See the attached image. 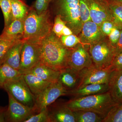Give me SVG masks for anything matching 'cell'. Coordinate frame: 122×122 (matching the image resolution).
Segmentation results:
<instances>
[{
  "instance_id": "cell-1",
  "label": "cell",
  "mask_w": 122,
  "mask_h": 122,
  "mask_svg": "<svg viewBox=\"0 0 122 122\" xmlns=\"http://www.w3.org/2000/svg\"><path fill=\"white\" fill-rule=\"evenodd\" d=\"M39 46L41 63L57 71L67 67L70 49L63 46L52 31L40 41Z\"/></svg>"
},
{
  "instance_id": "cell-2",
  "label": "cell",
  "mask_w": 122,
  "mask_h": 122,
  "mask_svg": "<svg viewBox=\"0 0 122 122\" xmlns=\"http://www.w3.org/2000/svg\"><path fill=\"white\" fill-rule=\"evenodd\" d=\"M72 111H88L100 114L104 117L115 105L109 91L93 95L71 99L66 102Z\"/></svg>"
},
{
  "instance_id": "cell-3",
  "label": "cell",
  "mask_w": 122,
  "mask_h": 122,
  "mask_svg": "<svg viewBox=\"0 0 122 122\" xmlns=\"http://www.w3.org/2000/svg\"><path fill=\"white\" fill-rule=\"evenodd\" d=\"M24 31L22 39L40 41L52 32L49 10L38 14L30 7L24 20Z\"/></svg>"
},
{
  "instance_id": "cell-4",
  "label": "cell",
  "mask_w": 122,
  "mask_h": 122,
  "mask_svg": "<svg viewBox=\"0 0 122 122\" xmlns=\"http://www.w3.org/2000/svg\"><path fill=\"white\" fill-rule=\"evenodd\" d=\"M50 4L56 11L57 15L61 17L73 34L78 36L82 25L78 0H52Z\"/></svg>"
},
{
  "instance_id": "cell-5",
  "label": "cell",
  "mask_w": 122,
  "mask_h": 122,
  "mask_svg": "<svg viewBox=\"0 0 122 122\" xmlns=\"http://www.w3.org/2000/svg\"><path fill=\"white\" fill-rule=\"evenodd\" d=\"M4 89L19 102L30 108H34L35 97L26 84L23 74L8 82Z\"/></svg>"
},
{
  "instance_id": "cell-6",
  "label": "cell",
  "mask_w": 122,
  "mask_h": 122,
  "mask_svg": "<svg viewBox=\"0 0 122 122\" xmlns=\"http://www.w3.org/2000/svg\"><path fill=\"white\" fill-rule=\"evenodd\" d=\"M88 50L94 65L99 68H108L115 57L114 49L107 37L90 46Z\"/></svg>"
},
{
  "instance_id": "cell-7",
  "label": "cell",
  "mask_w": 122,
  "mask_h": 122,
  "mask_svg": "<svg viewBox=\"0 0 122 122\" xmlns=\"http://www.w3.org/2000/svg\"><path fill=\"white\" fill-rule=\"evenodd\" d=\"M24 41L19 70L22 74L28 73L41 62L40 41Z\"/></svg>"
},
{
  "instance_id": "cell-8",
  "label": "cell",
  "mask_w": 122,
  "mask_h": 122,
  "mask_svg": "<svg viewBox=\"0 0 122 122\" xmlns=\"http://www.w3.org/2000/svg\"><path fill=\"white\" fill-rule=\"evenodd\" d=\"M68 91L59 81L51 83L41 93L35 97L34 109L36 114L55 102L61 96H67Z\"/></svg>"
},
{
  "instance_id": "cell-9",
  "label": "cell",
  "mask_w": 122,
  "mask_h": 122,
  "mask_svg": "<svg viewBox=\"0 0 122 122\" xmlns=\"http://www.w3.org/2000/svg\"><path fill=\"white\" fill-rule=\"evenodd\" d=\"M111 72L108 68H99L93 64L79 71L80 79L76 89L89 84H108Z\"/></svg>"
},
{
  "instance_id": "cell-10",
  "label": "cell",
  "mask_w": 122,
  "mask_h": 122,
  "mask_svg": "<svg viewBox=\"0 0 122 122\" xmlns=\"http://www.w3.org/2000/svg\"><path fill=\"white\" fill-rule=\"evenodd\" d=\"M89 47L82 43L70 49L67 59V67L79 71L90 67L93 63Z\"/></svg>"
},
{
  "instance_id": "cell-11",
  "label": "cell",
  "mask_w": 122,
  "mask_h": 122,
  "mask_svg": "<svg viewBox=\"0 0 122 122\" xmlns=\"http://www.w3.org/2000/svg\"><path fill=\"white\" fill-rule=\"evenodd\" d=\"M9 105L5 115V122H24L33 115L36 114L33 108L21 103L8 93Z\"/></svg>"
},
{
  "instance_id": "cell-12",
  "label": "cell",
  "mask_w": 122,
  "mask_h": 122,
  "mask_svg": "<svg viewBox=\"0 0 122 122\" xmlns=\"http://www.w3.org/2000/svg\"><path fill=\"white\" fill-rule=\"evenodd\" d=\"M91 21L100 27L106 20L113 21L108 3L105 0H87Z\"/></svg>"
},
{
  "instance_id": "cell-13",
  "label": "cell",
  "mask_w": 122,
  "mask_h": 122,
  "mask_svg": "<svg viewBox=\"0 0 122 122\" xmlns=\"http://www.w3.org/2000/svg\"><path fill=\"white\" fill-rule=\"evenodd\" d=\"M78 37L81 43L88 47L106 37L102 33L100 27L91 20L83 23Z\"/></svg>"
},
{
  "instance_id": "cell-14",
  "label": "cell",
  "mask_w": 122,
  "mask_h": 122,
  "mask_svg": "<svg viewBox=\"0 0 122 122\" xmlns=\"http://www.w3.org/2000/svg\"><path fill=\"white\" fill-rule=\"evenodd\" d=\"M47 107L50 122H75L73 111L65 102H54Z\"/></svg>"
},
{
  "instance_id": "cell-15",
  "label": "cell",
  "mask_w": 122,
  "mask_h": 122,
  "mask_svg": "<svg viewBox=\"0 0 122 122\" xmlns=\"http://www.w3.org/2000/svg\"><path fill=\"white\" fill-rule=\"evenodd\" d=\"M108 85V91L114 102L122 103V69L111 72Z\"/></svg>"
},
{
  "instance_id": "cell-16",
  "label": "cell",
  "mask_w": 122,
  "mask_h": 122,
  "mask_svg": "<svg viewBox=\"0 0 122 122\" xmlns=\"http://www.w3.org/2000/svg\"><path fill=\"white\" fill-rule=\"evenodd\" d=\"M79 79V72L66 67L60 71L58 81L69 91L77 88Z\"/></svg>"
},
{
  "instance_id": "cell-17",
  "label": "cell",
  "mask_w": 122,
  "mask_h": 122,
  "mask_svg": "<svg viewBox=\"0 0 122 122\" xmlns=\"http://www.w3.org/2000/svg\"><path fill=\"white\" fill-rule=\"evenodd\" d=\"M109 91L107 84H92L68 91L67 96L78 98L105 93Z\"/></svg>"
},
{
  "instance_id": "cell-18",
  "label": "cell",
  "mask_w": 122,
  "mask_h": 122,
  "mask_svg": "<svg viewBox=\"0 0 122 122\" xmlns=\"http://www.w3.org/2000/svg\"><path fill=\"white\" fill-rule=\"evenodd\" d=\"M24 42V40L21 39L12 46L7 52L4 60V63L7 64L18 71Z\"/></svg>"
},
{
  "instance_id": "cell-19",
  "label": "cell",
  "mask_w": 122,
  "mask_h": 122,
  "mask_svg": "<svg viewBox=\"0 0 122 122\" xmlns=\"http://www.w3.org/2000/svg\"><path fill=\"white\" fill-rule=\"evenodd\" d=\"M30 73L50 83L58 81L60 71H57L39 62L34 68L27 73Z\"/></svg>"
},
{
  "instance_id": "cell-20",
  "label": "cell",
  "mask_w": 122,
  "mask_h": 122,
  "mask_svg": "<svg viewBox=\"0 0 122 122\" xmlns=\"http://www.w3.org/2000/svg\"><path fill=\"white\" fill-rule=\"evenodd\" d=\"M23 75L26 84L35 97L44 91L51 83L30 73H26Z\"/></svg>"
},
{
  "instance_id": "cell-21",
  "label": "cell",
  "mask_w": 122,
  "mask_h": 122,
  "mask_svg": "<svg viewBox=\"0 0 122 122\" xmlns=\"http://www.w3.org/2000/svg\"><path fill=\"white\" fill-rule=\"evenodd\" d=\"M24 20H13L4 28L2 34L10 37L22 39L24 31Z\"/></svg>"
},
{
  "instance_id": "cell-22",
  "label": "cell",
  "mask_w": 122,
  "mask_h": 122,
  "mask_svg": "<svg viewBox=\"0 0 122 122\" xmlns=\"http://www.w3.org/2000/svg\"><path fill=\"white\" fill-rule=\"evenodd\" d=\"M19 71L14 69L5 63L0 66V89H4L5 85L9 81L22 75Z\"/></svg>"
},
{
  "instance_id": "cell-23",
  "label": "cell",
  "mask_w": 122,
  "mask_h": 122,
  "mask_svg": "<svg viewBox=\"0 0 122 122\" xmlns=\"http://www.w3.org/2000/svg\"><path fill=\"white\" fill-rule=\"evenodd\" d=\"M75 122H102L105 117L100 114L88 111H73Z\"/></svg>"
},
{
  "instance_id": "cell-24",
  "label": "cell",
  "mask_w": 122,
  "mask_h": 122,
  "mask_svg": "<svg viewBox=\"0 0 122 122\" xmlns=\"http://www.w3.org/2000/svg\"><path fill=\"white\" fill-rule=\"evenodd\" d=\"M13 20H24L30 8L22 0H10Z\"/></svg>"
},
{
  "instance_id": "cell-25",
  "label": "cell",
  "mask_w": 122,
  "mask_h": 122,
  "mask_svg": "<svg viewBox=\"0 0 122 122\" xmlns=\"http://www.w3.org/2000/svg\"><path fill=\"white\" fill-rule=\"evenodd\" d=\"M21 39L10 37L1 34L0 35V66L4 63L5 55L9 49Z\"/></svg>"
},
{
  "instance_id": "cell-26",
  "label": "cell",
  "mask_w": 122,
  "mask_h": 122,
  "mask_svg": "<svg viewBox=\"0 0 122 122\" xmlns=\"http://www.w3.org/2000/svg\"><path fill=\"white\" fill-rule=\"evenodd\" d=\"M102 122H122V103L114 106L107 114Z\"/></svg>"
},
{
  "instance_id": "cell-27",
  "label": "cell",
  "mask_w": 122,
  "mask_h": 122,
  "mask_svg": "<svg viewBox=\"0 0 122 122\" xmlns=\"http://www.w3.org/2000/svg\"><path fill=\"white\" fill-rule=\"evenodd\" d=\"M0 7L4 15L5 28L14 20L10 0H0Z\"/></svg>"
},
{
  "instance_id": "cell-28",
  "label": "cell",
  "mask_w": 122,
  "mask_h": 122,
  "mask_svg": "<svg viewBox=\"0 0 122 122\" xmlns=\"http://www.w3.org/2000/svg\"><path fill=\"white\" fill-rule=\"evenodd\" d=\"M108 4L113 21L116 26L122 30V4Z\"/></svg>"
},
{
  "instance_id": "cell-29",
  "label": "cell",
  "mask_w": 122,
  "mask_h": 122,
  "mask_svg": "<svg viewBox=\"0 0 122 122\" xmlns=\"http://www.w3.org/2000/svg\"><path fill=\"white\" fill-rule=\"evenodd\" d=\"M60 39L63 46L69 49H72L78 44L81 43V41L78 36L74 34L68 36L62 35Z\"/></svg>"
},
{
  "instance_id": "cell-30",
  "label": "cell",
  "mask_w": 122,
  "mask_h": 122,
  "mask_svg": "<svg viewBox=\"0 0 122 122\" xmlns=\"http://www.w3.org/2000/svg\"><path fill=\"white\" fill-rule=\"evenodd\" d=\"M81 21L83 23L91 20L89 7L87 0H78Z\"/></svg>"
},
{
  "instance_id": "cell-31",
  "label": "cell",
  "mask_w": 122,
  "mask_h": 122,
  "mask_svg": "<svg viewBox=\"0 0 122 122\" xmlns=\"http://www.w3.org/2000/svg\"><path fill=\"white\" fill-rule=\"evenodd\" d=\"M24 122H50L48 107L31 116Z\"/></svg>"
},
{
  "instance_id": "cell-32",
  "label": "cell",
  "mask_w": 122,
  "mask_h": 122,
  "mask_svg": "<svg viewBox=\"0 0 122 122\" xmlns=\"http://www.w3.org/2000/svg\"><path fill=\"white\" fill-rule=\"evenodd\" d=\"M66 25L65 23L62 20L61 17L59 15H56L52 31L56 36L60 38L62 35V30Z\"/></svg>"
},
{
  "instance_id": "cell-33",
  "label": "cell",
  "mask_w": 122,
  "mask_h": 122,
  "mask_svg": "<svg viewBox=\"0 0 122 122\" xmlns=\"http://www.w3.org/2000/svg\"><path fill=\"white\" fill-rule=\"evenodd\" d=\"M52 0H36L32 7L38 14L47 11Z\"/></svg>"
},
{
  "instance_id": "cell-34",
  "label": "cell",
  "mask_w": 122,
  "mask_h": 122,
  "mask_svg": "<svg viewBox=\"0 0 122 122\" xmlns=\"http://www.w3.org/2000/svg\"><path fill=\"white\" fill-rule=\"evenodd\" d=\"M121 29L115 26L107 37L110 44L114 48L120 37Z\"/></svg>"
},
{
  "instance_id": "cell-35",
  "label": "cell",
  "mask_w": 122,
  "mask_h": 122,
  "mask_svg": "<svg viewBox=\"0 0 122 122\" xmlns=\"http://www.w3.org/2000/svg\"><path fill=\"white\" fill-rule=\"evenodd\" d=\"M116 26L113 21L111 20H106L102 22L100 26V30L105 36L107 37L112 30Z\"/></svg>"
},
{
  "instance_id": "cell-36",
  "label": "cell",
  "mask_w": 122,
  "mask_h": 122,
  "mask_svg": "<svg viewBox=\"0 0 122 122\" xmlns=\"http://www.w3.org/2000/svg\"><path fill=\"white\" fill-rule=\"evenodd\" d=\"M111 71L122 69V52L116 56L108 68Z\"/></svg>"
},
{
  "instance_id": "cell-37",
  "label": "cell",
  "mask_w": 122,
  "mask_h": 122,
  "mask_svg": "<svg viewBox=\"0 0 122 122\" xmlns=\"http://www.w3.org/2000/svg\"><path fill=\"white\" fill-rule=\"evenodd\" d=\"M114 49L115 57L122 52V30H121L120 37Z\"/></svg>"
},
{
  "instance_id": "cell-38",
  "label": "cell",
  "mask_w": 122,
  "mask_h": 122,
  "mask_svg": "<svg viewBox=\"0 0 122 122\" xmlns=\"http://www.w3.org/2000/svg\"><path fill=\"white\" fill-rule=\"evenodd\" d=\"M7 107H0V122H5V115Z\"/></svg>"
},
{
  "instance_id": "cell-39",
  "label": "cell",
  "mask_w": 122,
  "mask_h": 122,
  "mask_svg": "<svg viewBox=\"0 0 122 122\" xmlns=\"http://www.w3.org/2000/svg\"><path fill=\"white\" fill-rule=\"evenodd\" d=\"M62 33V35H64V36H68V35L73 34L71 29L66 25L63 28Z\"/></svg>"
},
{
  "instance_id": "cell-40",
  "label": "cell",
  "mask_w": 122,
  "mask_h": 122,
  "mask_svg": "<svg viewBox=\"0 0 122 122\" xmlns=\"http://www.w3.org/2000/svg\"><path fill=\"white\" fill-rule=\"evenodd\" d=\"M108 4H122V0H105Z\"/></svg>"
}]
</instances>
